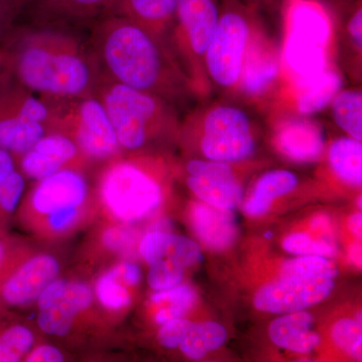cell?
Here are the masks:
<instances>
[{"label":"cell","mask_w":362,"mask_h":362,"mask_svg":"<svg viewBox=\"0 0 362 362\" xmlns=\"http://www.w3.org/2000/svg\"><path fill=\"white\" fill-rule=\"evenodd\" d=\"M313 318L307 312L297 311L276 319L271 324L269 335L281 349L309 354L320 343V337L312 331Z\"/></svg>","instance_id":"21"},{"label":"cell","mask_w":362,"mask_h":362,"mask_svg":"<svg viewBox=\"0 0 362 362\" xmlns=\"http://www.w3.org/2000/svg\"><path fill=\"white\" fill-rule=\"evenodd\" d=\"M11 75L9 56L4 44L0 45V84Z\"/></svg>","instance_id":"45"},{"label":"cell","mask_w":362,"mask_h":362,"mask_svg":"<svg viewBox=\"0 0 362 362\" xmlns=\"http://www.w3.org/2000/svg\"><path fill=\"white\" fill-rule=\"evenodd\" d=\"M189 216L197 237L209 249L221 251L237 240V221L230 211L197 202L190 209Z\"/></svg>","instance_id":"18"},{"label":"cell","mask_w":362,"mask_h":362,"mask_svg":"<svg viewBox=\"0 0 362 362\" xmlns=\"http://www.w3.org/2000/svg\"><path fill=\"white\" fill-rule=\"evenodd\" d=\"M349 256L351 261L356 266L361 267V245L357 244V243L352 245L351 247H350Z\"/></svg>","instance_id":"47"},{"label":"cell","mask_w":362,"mask_h":362,"mask_svg":"<svg viewBox=\"0 0 362 362\" xmlns=\"http://www.w3.org/2000/svg\"><path fill=\"white\" fill-rule=\"evenodd\" d=\"M2 44L16 82L47 101L96 94L102 75L90 47L52 28H14Z\"/></svg>","instance_id":"2"},{"label":"cell","mask_w":362,"mask_h":362,"mask_svg":"<svg viewBox=\"0 0 362 362\" xmlns=\"http://www.w3.org/2000/svg\"><path fill=\"white\" fill-rule=\"evenodd\" d=\"M137 250L148 266L166 259L187 269L202 259L201 249L194 240L160 230L145 233L138 242Z\"/></svg>","instance_id":"16"},{"label":"cell","mask_w":362,"mask_h":362,"mask_svg":"<svg viewBox=\"0 0 362 362\" xmlns=\"http://www.w3.org/2000/svg\"><path fill=\"white\" fill-rule=\"evenodd\" d=\"M37 13L54 21H84L110 13L118 0H33Z\"/></svg>","instance_id":"23"},{"label":"cell","mask_w":362,"mask_h":362,"mask_svg":"<svg viewBox=\"0 0 362 362\" xmlns=\"http://www.w3.org/2000/svg\"><path fill=\"white\" fill-rule=\"evenodd\" d=\"M49 102L51 131L69 136L89 163L107 162L123 154L108 113L97 94Z\"/></svg>","instance_id":"5"},{"label":"cell","mask_w":362,"mask_h":362,"mask_svg":"<svg viewBox=\"0 0 362 362\" xmlns=\"http://www.w3.org/2000/svg\"><path fill=\"white\" fill-rule=\"evenodd\" d=\"M250 40V13L237 0H226L204 57V69L211 82L226 89L238 85Z\"/></svg>","instance_id":"8"},{"label":"cell","mask_w":362,"mask_h":362,"mask_svg":"<svg viewBox=\"0 0 362 362\" xmlns=\"http://www.w3.org/2000/svg\"><path fill=\"white\" fill-rule=\"evenodd\" d=\"M187 187L204 204L232 211L242 202L243 188L226 162L194 159L187 162Z\"/></svg>","instance_id":"15"},{"label":"cell","mask_w":362,"mask_h":362,"mask_svg":"<svg viewBox=\"0 0 362 362\" xmlns=\"http://www.w3.org/2000/svg\"><path fill=\"white\" fill-rule=\"evenodd\" d=\"M275 140L279 151L299 162L316 160L325 146L323 132L318 124L303 119L281 124Z\"/></svg>","instance_id":"17"},{"label":"cell","mask_w":362,"mask_h":362,"mask_svg":"<svg viewBox=\"0 0 362 362\" xmlns=\"http://www.w3.org/2000/svg\"><path fill=\"white\" fill-rule=\"evenodd\" d=\"M329 162L333 171L344 182L354 187L362 183L361 141L352 137L335 140L329 148Z\"/></svg>","instance_id":"26"},{"label":"cell","mask_w":362,"mask_h":362,"mask_svg":"<svg viewBox=\"0 0 362 362\" xmlns=\"http://www.w3.org/2000/svg\"><path fill=\"white\" fill-rule=\"evenodd\" d=\"M185 269L170 261L161 259L149 265L147 282L154 291H163L180 285Z\"/></svg>","instance_id":"36"},{"label":"cell","mask_w":362,"mask_h":362,"mask_svg":"<svg viewBox=\"0 0 362 362\" xmlns=\"http://www.w3.org/2000/svg\"><path fill=\"white\" fill-rule=\"evenodd\" d=\"M26 178L18 170L0 183V228L6 230L7 223L18 211L25 194Z\"/></svg>","instance_id":"34"},{"label":"cell","mask_w":362,"mask_h":362,"mask_svg":"<svg viewBox=\"0 0 362 362\" xmlns=\"http://www.w3.org/2000/svg\"><path fill=\"white\" fill-rule=\"evenodd\" d=\"M21 246L23 243L0 228V280Z\"/></svg>","instance_id":"41"},{"label":"cell","mask_w":362,"mask_h":362,"mask_svg":"<svg viewBox=\"0 0 362 362\" xmlns=\"http://www.w3.org/2000/svg\"><path fill=\"white\" fill-rule=\"evenodd\" d=\"M347 30H349L350 37L356 49L361 52L362 47L361 0H356V4L352 6L351 13H350L349 21H347Z\"/></svg>","instance_id":"43"},{"label":"cell","mask_w":362,"mask_h":362,"mask_svg":"<svg viewBox=\"0 0 362 362\" xmlns=\"http://www.w3.org/2000/svg\"><path fill=\"white\" fill-rule=\"evenodd\" d=\"M33 0H0V45L16 28L21 11Z\"/></svg>","instance_id":"39"},{"label":"cell","mask_w":362,"mask_h":362,"mask_svg":"<svg viewBox=\"0 0 362 362\" xmlns=\"http://www.w3.org/2000/svg\"><path fill=\"white\" fill-rule=\"evenodd\" d=\"M52 103L8 76L0 84V148L21 156L51 131Z\"/></svg>","instance_id":"6"},{"label":"cell","mask_w":362,"mask_h":362,"mask_svg":"<svg viewBox=\"0 0 362 362\" xmlns=\"http://www.w3.org/2000/svg\"><path fill=\"white\" fill-rule=\"evenodd\" d=\"M338 275V268L333 262L322 256H301L286 262L280 277L333 279Z\"/></svg>","instance_id":"32"},{"label":"cell","mask_w":362,"mask_h":362,"mask_svg":"<svg viewBox=\"0 0 362 362\" xmlns=\"http://www.w3.org/2000/svg\"><path fill=\"white\" fill-rule=\"evenodd\" d=\"M280 68L277 54L262 42L254 44L251 39L238 85L247 96H259L277 80Z\"/></svg>","instance_id":"19"},{"label":"cell","mask_w":362,"mask_h":362,"mask_svg":"<svg viewBox=\"0 0 362 362\" xmlns=\"http://www.w3.org/2000/svg\"><path fill=\"white\" fill-rule=\"evenodd\" d=\"M298 81L297 110L304 116L324 110L342 88L341 76L327 68L311 77Z\"/></svg>","instance_id":"22"},{"label":"cell","mask_w":362,"mask_h":362,"mask_svg":"<svg viewBox=\"0 0 362 362\" xmlns=\"http://www.w3.org/2000/svg\"><path fill=\"white\" fill-rule=\"evenodd\" d=\"M92 192L83 168H64L35 181L23 195L16 216L26 230L52 214L73 207L92 206Z\"/></svg>","instance_id":"9"},{"label":"cell","mask_w":362,"mask_h":362,"mask_svg":"<svg viewBox=\"0 0 362 362\" xmlns=\"http://www.w3.org/2000/svg\"><path fill=\"white\" fill-rule=\"evenodd\" d=\"M297 185V176L291 171L274 170L266 173L259 178L245 204V213L251 216H263L278 197L290 194Z\"/></svg>","instance_id":"24"},{"label":"cell","mask_w":362,"mask_h":362,"mask_svg":"<svg viewBox=\"0 0 362 362\" xmlns=\"http://www.w3.org/2000/svg\"><path fill=\"white\" fill-rule=\"evenodd\" d=\"M108 270L130 288L137 287L142 280L141 269L130 259H124L115 262L113 265L109 267Z\"/></svg>","instance_id":"40"},{"label":"cell","mask_w":362,"mask_h":362,"mask_svg":"<svg viewBox=\"0 0 362 362\" xmlns=\"http://www.w3.org/2000/svg\"><path fill=\"white\" fill-rule=\"evenodd\" d=\"M66 361L65 354L58 347L49 344H35L26 354L25 362H62Z\"/></svg>","instance_id":"42"},{"label":"cell","mask_w":362,"mask_h":362,"mask_svg":"<svg viewBox=\"0 0 362 362\" xmlns=\"http://www.w3.org/2000/svg\"><path fill=\"white\" fill-rule=\"evenodd\" d=\"M61 274L51 252H33L23 244L0 280V312L11 313L35 303L40 293Z\"/></svg>","instance_id":"12"},{"label":"cell","mask_w":362,"mask_h":362,"mask_svg":"<svg viewBox=\"0 0 362 362\" xmlns=\"http://www.w3.org/2000/svg\"><path fill=\"white\" fill-rule=\"evenodd\" d=\"M332 337L340 349L354 358L361 359V318H345L338 321L332 330Z\"/></svg>","instance_id":"35"},{"label":"cell","mask_w":362,"mask_h":362,"mask_svg":"<svg viewBox=\"0 0 362 362\" xmlns=\"http://www.w3.org/2000/svg\"><path fill=\"white\" fill-rule=\"evenodd\" d=\"M192 324L194 322L183 318V317L173 319V320L161 324L160 329H159L158 334H157L159 343L164 349H178L187 337L188 331L192 328Z\"/></svg>","instance_id":"38"},{"label":"cell","mask_w":362,"mask_h":362,"mask_svg":"<svg viewBox=\"0 0 362 362\" xmlns=\"http://www.w3.org/2000/svg\"><path fill=\"white\" fill-rule=\"evenodd\" d=\"M283 1L295 2V1H300V0H283Z\"/></svg>","instance_id":"48"},{"label":"cell","mask_w":362,"mask_h":362,"mask_svg":"<svg viewBox=\"0 0 362 362\" xmlns=\"http://www.w3.org/2000/svg\"><path fill=\"white\" fill-rule=\"evenodd\" d=\"M226 337L228 333L221 324L194 323L178 349L188 358L197 361L209 352L221 349L225 344Z\"/></svg>","instance_id":"28"},{"label":"cell","mask_w":362,"mask_h":362,"mask_svg":"<svg viewBox=\"0 0 362 362\" xmlns=\"http://www.w3.org/2000/svg\"><path fill=\"white\" fill-rule=\"evenodd\" d=\"M18 170L26 180L39 181L64 168H83L89 162L69 136L49 131L33 148L16 157Z\"/></svg>","instance_id":"14"},{"label":"cell","mask_w":362,"mask_h":362,"mask_svg":"<svg viewBox=\"0 0 362 362\" xmlns=\"http://www.w3.org/2000/svg\"><path fill=\"white\" fill-rule=\"evenodd\" d=\"M349 230L357 238H361L362 235V216L361 214H356L349 218Z\"/></svg>","instance_id":"46"},{"label":"cell","mask_w":362,"mask_h":362,"mask_svg":"<svg viewBox=\"0 0 362 362\" xmlns=\"http://www.w3.org/2000/svg\"><path fill=\"white\" fill-rule=\"evenodd\" d=\"M92 288L95 302L109 315L117 317L132 304V288L124 284L108 269L100 274Z\"/></svg>","instance_id":"27"},{"label":"cell","mask_w":362,"mask_h":362,"mask_svg":"<svg viewBox=\"0 0 362 362\" xmlns=\"http://www.w3.org/2000/svg\"><path fill=\"white\" fill-rule=\"evenodd\" d=\"M90 49L102 78L170 102L192 84L164 37L134 21L106 14L95 25Z\"/></svg>","instance_id":"1"},{"label":"cell","mask_w":362,"mask_h":362,"mask_svg":"<svg viewBox=\"0 0 362 362\" xmlns=\"http://www.w3.org/2000/svg\"><path fill=\"white\" fill-rule=\"evenodd\" d=\"M16 169L18 165H16V157L7 150L0 148V183Z\"/></svg>","instance_id":"44"},{"label":"cell","mask_w":362,"mask_h":362,"mask_svg":"<svg viewBox=\"0 0 362 362\" xmlns=\"http://www.w3.org/2000/svg\"><path fill=\"white\" fill-rule=\"evenodd\" d=\"M197 117L201 124L202 152L209 160L230 163L245 160L254 153L251 119L243 109L218 105Z\"/></svg>","instance_id":"10"},{"label":"cell","mask_w":362,"mask_h":362,"mask_svg":"<svg viewBox=\"0 0 362 362\" xmlns=\"http://www.w3.org/2000/svg\"><path fill=\"white\" fill-rule=\"evenodd\" d=\"M333 120L349 137L362 140V94L359 90H340L331 102Z\"/></svg>","instance_id":"30"},{"label":"cell","mask_w":362,"mask_h":362,"mask_svg":"<svg viewBox=\"0 0 362 362\" xmlns=\"http://www.w3.org/2000/svg\"><path fill=\"white\" fill-rule=\"evenodd\" d=\"M292 4L283 61L290 73L302 80L327 68L331 28L326 13L316 4L305 0Z\"/></svg>","instance_id":"7"},{"label":"cell","mask_w":362,"mask_h":362,"mask_svg":"<svg viewBox=\"0 0 362 362\" xmlns=\"http://www.w3.org/2000/svg\"><path fill=\"white\" fill-rule=\"evenodd\" d=\"M66 302L63 298L59 297L52 304L37 309V327L45 334L65 337L75 328L77 321L82 316Z\"/></svg>","instance_id":"31"},{"label":"cell","mask_w":362,"mask_h":362,"mask_svg":"<svg viewBox=\"0 0 362 362\" xmlns=\"http://www.w3.org/2000/svg\"><path fill=\"white\" fill-rule=\"evenodd\" d=\"M132 226L111 221L99 232V247L105 254L127 257L133 252L138 239Z\"/></svg>","instance_id":"33"},{"label":"cell","mask_w":362,"mask_h":362,"mask_svg":"<svg viewBox=\"0 0 362 362\" xmlns=\"http://www.w3.org/2000/svg\"><path fill=\"white\" fill-rule=\"evenodd\" d=\"M221 11L216 0H180L169 30L192 84L204 70V57L213 39Z\"/></svg>","instance_id":"11"},{"label":"cell","mask_w":362,"mask_h":362,"mask_svg":"<svg viewBox=\"0 0 362 362\" xmlns=\"http://www.w3.org/2000/svg\"><path fill=\"white\" fill-rule=\"evenodd\" d=\"M180 0H118L108 14L134 21L159 37L169 32Z\"/></svg>","instance_id":"20"},{"label":"cell","mask_w":362,"mask_h":362,"mask_svg":"<svg viewBox=\"0 0 362 362\" xmlns=\"http://www.w3.org/2000/svg\"><path fill=\"white\" fill-rule=\"evenodd\" d=\"M35 341L32 327L0 312V362L23 361Z\"/></svg>","instance_id":"25"},{"label":"cell","mask_w":362,"mask_h":362,"mask_svg":"<svg viewBox=\"0 0 362 362\" xmlns=\"http://www.w3.org/2000/svg\"><path fill=\"white\" fill-rule=\"evenodd\" d=\"M98 97L103 103L123 152H137L157 136L177 128L173 105L162 98L102 78Z\"/></svg>","instance_id":"3"},{"label":"cell","mask_w":362,"mask_h":362,"mask_svg":"<svg viewBox=\"0 0 362 362\" xmlns=\"http://www.w3.org/2000/svg\"><path fill=\"white\" fill-rule=\"evenodd\" d=\"M105 163L96 194L107 218L132 226L156 214L163 202V189L141 161L121 154Z\"/></svg>","instance_id":"4"},{"label":"cell","mask_w":362,"mask_h":362,"mask_svg":"<svg viewBox=\"0 0 362 362\" xmlns=\"http://www.w3.org/2000/svg\"><path fill=\"white\" fill-rule=\"evenodd\" d=\"M283 247L291 254L300 256H333L334 247L323 240H314L307 233H293L286 238Z\"/></svg>","instance_id":"37"},{"label":"cell","mask_w":362,"mask_h":362,"mask_svg":"<svg viewBox=\"0 0 362 362\" xmlns=\"http://www.w3.org/2000/svg\"><path fill=\"white\" fill-rule=\"evenodd\" d=\"M197 294L189 286L177 285L170 289L157 291L150 297V302L156 307V322L161 324L173 319L180 318L194 307Z\"/></svg>","instance_id":"29"},{"label":"cell","mask_w":362,"mask_h":362,"mask_svg":"<svg viewBox=\"0 0 362 362\" xmlns=\"http://www.w3.org/2000/svg\"><path fill=\"white\" fill-rule=\"evenodd\" d=\"M332 279L280 277L257 293L254 303L259 311L288 314L321 303L334 289Z\"/></svg>","instance_id":"13"}]
</instances>
